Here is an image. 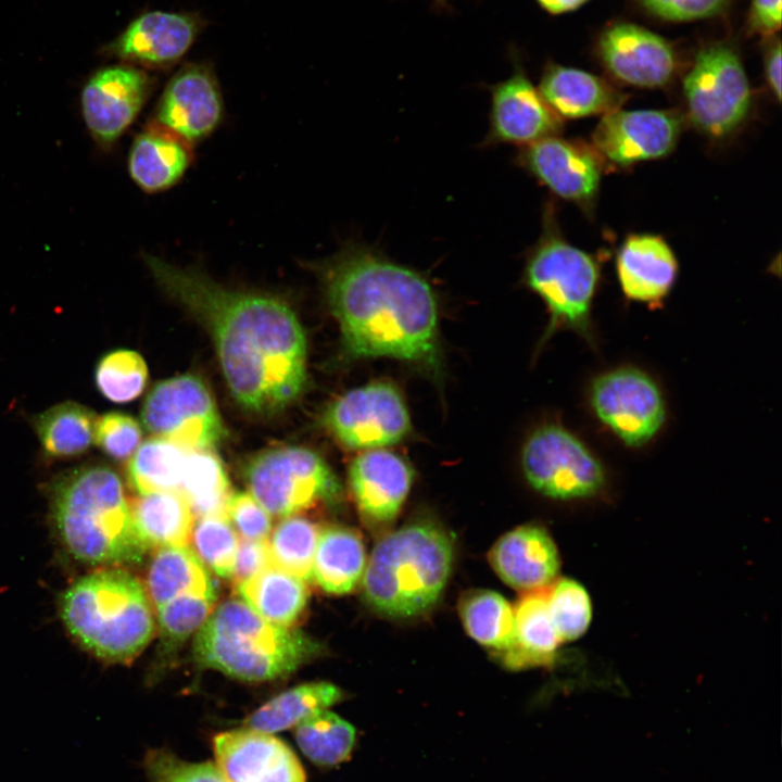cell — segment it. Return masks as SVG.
I'll use <instances>...</instances> for the list:
<instances>
[{"label":"cell","mask_w":782,"mask_h":782,"mask_svg":"<svg viewBox=\"0 0 782 782\" xmlns=\"http://www.w3.org/2000/svg\"><path fill=\"white\" fill-rule=\"evenodd\" d=\"M688 114L702 133L726 137L745 119L751 88L737 53L728 45L703 48L683 79Z\"/></svg>","instance_id":"obj_9"},{"label":"cell","mask_w":782,"mask_h":782,"mask_svg":"<svg viewBox=\"0 0 782 782\" xmlns=\"http://www.w3.org/2000/svg\"><path fill=\"white\" fill-rule=\"evenodd\" d=\"M227 518L243 540H266L272 532V519L251 493H231Z\"/></svg>","instance_id":"obj_45"},{"label":"cell","mask_w":782,"mask_h":782,"mask_svg":"<svg viewBox=\"0 0 782 782\" xmlns=\"http://www.w3.org/2000/svg\"><path fill=\"white\" fill-rule=\"evenodd\" d=\"M601 59L619 80L641 87L667 85L676 71L671 46L657 34L629 23L608 27L598 42Z\"/></svg>","instance_id":"obj_20"},{"label":"cell","mask_w":782,"mask_h":782,"mask_svg":"<svg viewBox=\"0 0 782 782\" xmlns=\"http://www.w3.org/2000/svg\"><path fill=\"white\" fill-rule=\"evenodd\" d=\"M590 403L596 417L631 447L646 444L666 419L658 384L635 367H619L597 376L590 388Z\"/></svg>","instance_id":"obj_12"},{"label":"cell","mask_w":782,"mask_h":782,"mask_svg":"<svg viewBox=\"0 0 782 782\" xmlns=\"http://www.w3.org/2000/svg\"><path fill=\"white\" fill-rule=\"evenodd\" d=\"M129 506L135 530L146 547L188 546L194 515L181 493L139 494Z\"/></svg>","instance_id":"obj_28"},{"label":"cell","mask_w":782,"mask_h":782,"mask_svg":"<svg viewBox=\"0 0 782 782\" xmlns=\"http://www.w3.org/2000/svg\"><path fill=\"white\" fill-rule=\"evenodd\" d=\"M530 591L519 598L515 608V634L512 645L502 653L513 670L550 665L560 640L551 622L546 592Z\"/></svg>","instance_id":"obj_27"},{"label":"cell","mask_w":782,"mask_h":782,"mask_svg":"<svg viewBox=\"0 0 782 782\" xmlns=\"http://www.w3.org/2000/svg\"><path fill=\"white\" fill-rule=\"evenodd\" d=\"M559 116L579 118L617 110L622 94L604 79L582 70L548 63L538 88Z\"/></svg>","instance_id":"obj_25"},{"label":"cell","mask_w":782,"mask_h":782,"mask_svg":"<svg viewBox=\"0 0 782 782\" xmlns=\"http://www.w3.org/2000/svg\"><path fill=\"white\" fill-rule=\"evenodd\" d=\"M546 217L544 231L526 258L524 280L550 312L545 339L565 328L594 346L591 306L600 279L598 265L592 255L566 241L548 214Z\"/></svg>","instance_id":"obj_7"},{"label":"cell","mask_w":782,"mask_h":782,"mask_svg":"<svg viewBox=\"0 0 782 782\" xmlns=\"http://www.w3.org/2000/svg\"><path fill=\"white\" fill-rule=\"evenodd\" d=\"M547 12L559 14L579 8L586 0H537Z\"/></svg>","instance_id":"obj_50"},{"label":"cell","mask_w":782,"mask_h":782,"mask_svg":"<svg viewBox=\"0 0 782 782\" xmlns=\"http://www.w3.org/2000/svg\"><path fill=\"white\" fill-rule=\"evenodd\" d=\"M294 737L300 751L311 762L328 768L345 762L357 740L355 727L328 709L298 724Z\"/></svg>","instance_id":"obj_35"},{"label":"cell","mask_w":782,"mask_h":782,"mask_svg":"<svg viewBox=\"0 0 782 782\" xmlns=\"http://www.w3.org/2000/svg\"><path fill=\"white\" fill-rule=\"evenodd\" d=\"M617 275L625 295L633 301L657 303L672 288L677 258L659 236L631 235L617 255Z\"/></svg>","instance_id":"obj_24"},{"label":"cell","mask_w":782,"mask_h":782,"mask_svg":"<svg viewBox=\"0 0 782 782\" xmlns=\"http://www.w3.org/2000/svg\"><path fill=\"white\" fill-rule=\"evenodd\" d=\"M324 286L350 356L393 357L437 375L438 301L424 274L351 243L324 266Z\"/></svg>","instance_id":"obj_2"},{"label":"cell","mask_w":782,"mask_h":782,"mask_svg":"<svg viewBox=\"0 0 782 782\" xmlns=\"http://www.w3.org/2000/svg\"><path fill=\"white\" fill-rule=\"evenodd\" d=\"M653 14L669 21H694L720 14L729 0H639Z\"/></svg>","instance_id":"obj_46"},{"label":"cell","mask_w":782,"mask_h":782,"mask_svg":"<svg viewBox=\"0 0 782 782\" xmlns=\"http://www.w3.org/2000/svg\"><path fill=\"white\" fill-rule=\"evenodd\" d=\"M781 0H753L749 27L760 34H772L781 26Z\"/></svg>","instance_id":"obj_48"},{"label":"cell","mask_w":782,"mask_h":782,"mask_svg":"<svg viewBox=\"0 0 782 782\" xmlns=\"http://www.w3.org/2000/svg\"><path fill=\"white\" fill-rule=\"evenodd\" d=\"M96 386L100 393L114 403L137 399L148 380L146 362L135 351L115 350L105 354L96 367Z\"/></svg>","instance_id":"obj_40"},{"label":"cell","mask_w":782,"mask_h":782,"mask_svg":"<svg viewBox=\"0 0 782 782\" xmlns=\"http://www.w3.org/2000/svg\"><path fill=\"white\" fill-rule=\"evenodd\" d=\"M437 1H444V0H437Z\"/></svg>","instance_id":"obj_51"},{"label":"cell","mask_w":782,"mask_h":782,"mask_svg":"<svg viewBox=\"0 0 782 782\" xmlns=\"http://www.w3.org/2000/svg\"><path fill=\"white\" fill-rule=\"evenodd\" d=\"M190 539L204 566L222 578H231L239 540L226 516L199 517Z\"/></svg>","instance_id":"obj_42"},{"label":"cell","mask_w":782,"mask_h":782,"mask_svg":"<svg viewBox=\"0 0 782 782\" xmlns=\"http://www.w3.org/2000/svg\"><path fill=\"white\" fill-rule=\"evenodd\" d=\"M489 560L505 583L528 592L550 586L559 570L553 539L534 525L520 526L504 534L491 548Z\"/></svg>","instance_id":"obj_23"},{"label":"cell","mask_w":782,"mask_h":782,"mask_svg":"<svg viewBox=\"0 0 782 782\" xmlns=\"http://www.w3.org/2000/svg\"><path fill=\"white\" fill-rule=\"evenodd\" d=\"M189 451L162 438L143 442L127 466L129 484L140 495L155 492H179Z\"/></svg>","instance_id":"obj_34"},{"label":"cell","mask_w":782,"mask_h":782,"mask_svg":"<svg viewBox=\"0 0 782 782\" xmlns=\"http://www.w3.org/2000/svg\"><path fill=\"white\" fill-rule=\"evenodd\" d=\"M765 72L769 87L774 97L781 99V43L778 40L772 45L765 58Z\"/></svg>","instance_id":"obj_49"},{"label":"cell","mask_w":782,"mask_h":782,"mask_svg":"<svg viewBox=\"0 0 782 782\" xmlns=\"http://www.w3.org/2000/svg\"><path fill=\"white\" fill-rule=\"evenodd\" d=\"M515 161L564 200L586 204L598 190L600 159L578 141L550 136L521 147Z\"/></svg>","instance_id":"obj_16"},{"label":"cell","mask_w":782,"mask_h":782,"mask_svg":"<svg viewBox=\"0 0 782 782\" xmlns=\"http://www.w3.org/2000/svg\"><path fill=\"white\" fill-rule=\"evenodd\" d=\"M202 28L191 13L151 11L134 20L112 46L122 59L166 67L191 48Z\"/></svg>","instance_id":"obj_21"},{"label":"cell","mask_w":782,"mask_h":782,"mask_svg":"<svg viewBox=\"0 0 782 782\" xmlns=\"http://www.w3.org/2000/svg\"><path fill=\"white\" fill-rule=\"evenodd\" d=\"M223 115L213 71L204 63L182 66L168 81L156 109V124L189 143L210 136Z\"/></svg>","instance_id":"obj_18"},{"label":"cell","mask_w":782,"mask_h":782,"mask_svg":"<svg viewBox=\"0 0 782 782\" xmlns=\"http://www.w3.org/2000/svg\"><path fill=\"white\" fill-rule=\"evenodd\" d=\"M682 128L677 113L663 110H615L606 113L593 131L596 152L627 166L659 159L676 147Z\"/></svg>","instance_id":"obj_15"},{"label":"cell","mask_w":782,"mask_h":782,"mask_svg":"<svg viewBox=\"0 0 782 782\" xmlns=\"http://www.w3.org/2000/svg\"><path fill=\"white\" fill-rule=\"evenodd\" d=\"M140 440V425L131 416L112 412L97 418L94 441L110 457L126 459L138 449Z\"/></svg>","instance_id":"obj_44"},{"label":"cell","mask_w":782,"mask_h":782,"mask_svg":"<svg viewBox=\"0 0 782 782\" xmlns=\"http://www.w3.org/2000/svg\"><path fill=\"white\" fill-rule=\"evenodd\" d=\"M349 480L364 518L374 524H388L395 518L409 492L413 471L401 456L376 449L352 462Z\"/></svg>","instance_id":"obj_22"},{"label":"cell","mask_w":782,"mask_h":782,"mask_svg":"<svg viewBox=\"0 0 782 782\" xmlns=\"http://www.w3.org/2000/svg\"><path fill=\"white\" fill-rule=\"evenodd\" d=\"M324 421L342 444L357 450L395 444L411 429L404 400L388 382H374L346 392L330 404Z\"/></svg>","instance_id":"obj_13"},{"label":"cell","mask_w":782,"mask_h":782,"mask_svg":"<svg viewBox=\"0 0 782 782\" xmlns=\"http://www.w3.org/2000/svg\"><path fill=\"white\" fill-rule=\"evenodd\" d=\"M250 493L273 516L289 517L340 493L337 477L315 452L300 446L270 449L245 467Z\"/></svg>","instance_id":"obj_8"},{"label":"cell","mask_w":782,"mask_h":782,"mask_svg":"<svg viewBox=\"0 0 782 782\" xmlns=\"http://www.w3.org/2000/svg\"><path fill=\"white\" fill-rule=\"evenodd\" d=\"M512 74L490 87L491 109L484 144L525 147L562 129V118L547 105L529 80L519 59L514 58Z\"/></svg>","instance_id":"obj_14"},{"label":"cell","mask_w":782,"mask_h":782,"mask_svg":"<svg viewBox=\"0 0 782 782\" xmlns=\"http://www.w3.org/2000/svg\"><path fill=\"white\" fill-rule=\"evenodd\" d=\"M273 565L267 540H241L238 544L231 579L238 585Z\"/></svg>","instance_id":"obj_47"},{"label":"cell","mask_w":782,"mask_h":782,"mask_svg":"<svg viewBox=\"0 0 782 782\" xmlns=\"http://www.w3.org/2000/svg\"><path fill=\"white\" fill-rule=\"evenodd\" d=\"M320 529L303 516L285 517L268 542L272 564L305 581L313 580V562Z\"/></svg>","instance_id":"obj_38"},{"label":"cell","mask_w":782,"mask_h":782,"mask_svg":"<svg viewBox=\"0 0 782 782\" xmlns=\"http://www.w3.org/2000/svg\"><path fill=\"white\" fill-rule=\"evenodd\" d=\"M216 766L228 782H306L293 751L273 734L248 728L213 737Z\"/></svg>","instance_id":"obj_17"},{"label":"cell","mask_w":782,"mask_h":782,"mask_svg":"<svg viewBox=\"0 0 782 782\" xmlns=\"http://www.w3.org/2000/svg\"><path fill=\"white\" fill-rule=\"evenodd\" d=\"M144 262L160 288L207 329L241 406L274 413L299 396L306 379V340L285 301L226 288L157 256L147 254Z\"/></svg>","instance_id":"obj_1"},{"label":"cell","mask_w":782,"mask_h":782,"mask_svg":"<svg viewBox=\"0 0 782 782\" xmlns=\"http://www.w3.org/2000/svg\"><path fill=\"white\" fill-rule=\"evenodd\" d=\"M147 585L155 609L186 593L215 591L206 567L188 546L160 547L150 563Z\"/></svg>","instance_id":"obj_32"},{"label":"cell","mask_w":782,"mask_h":782,"mask_svg":"<svg viewBox=\"0 0 782 782\" xmlns=\"http://www.w3.org/2000/svg\"><path fill=\"white\" fill-rule=\"evenodd\" d=\"M194 517L226 516L231 495L222 462L209 450L189 451L179 489Z\"/></svg>","instance_id":"obj_37"},{"label":"cell","mask_w":782,"mask_h":782,"mask_svg":"<svg viewBox=\"0 0 782 782\" xmlns=\"http://www.w3.org/2000/svg\"><path fill=\"white\" fill-rule=\"evenodd\" d=\"M521 463L531 487L557 500L591 497L606 483L598 458L578 437L556 424L532 432L522 447Z\"/></svg>","instance_id":"obj_10"},{"label":"cell","mask_w":782,"mask_h":782,"mask_svg":"<svg viewBox=\"0 0 782 782\" xmlns=\"http://www.w3.org/2000/svg\"><path fill=\"white\" fill-rule=\"evenodd\" d=\"M141 418L150 432L187 451L209 450L225 437L209 389L192 375L157 383L143 403Z\"/></svg>","instance_id":"obj_11"},{"label":"cell","mask_w":782,"mask_h":782,"mask_svg":"<svg viewBox=\"0 0 782 782\" xmlns=\"http://www.w3.org/2000/svg\"><path fill=\"white\" fill-rule=\"evenodd\" d=\"M305 581L270 565L236 585L239 595L267 621L289 628L308 601Z\"/></svg>","instance_id":"obj_30"},{"label":"cell","mask_w":782,"mask_h":782,"mask_svg":"<svg viewBox=\"0 0 782 782\" xmlns=\"http://www.w3.org/2000/svg\"><path fill=\"white\" fill-rule=\"evenodd\" d=\"M551 622L560 640H577L585 633L592 619V604L586 590L579 582L562 578L546 592Z\"/></svg>","instance_id":"obj_41"},{"label":"cell","mask_w":782,"mask_h":782,"mask_svg":"<svg viewBox=\"0 0 782 782\" xmlns=\"http://www.w3.org/2000/svg\"><path fill=\"white\" fill-rule=\"evenodd\" d=\"M366 554L361 537L344 527L320 531L313 562V579L327 593L345 594L361 581Z\"/></svg>","instance_id":"obj_29"},{"label":"cell","mask_w":782,"mask_h":782,"mask_svg":"<svg viewBox=\"0 0 782 782\" xmlns=\"http://www.w3.org/2000/svg\"><path fill=\"white\" fill-rule=\"evenodd\" d=\"M319 652L303 632L267 621L239 598L213 610L193 643L200 665L248 682L288 676Z\"/></svg>","instance_id":"obj_4"},{"label":"cell","mask_w":782,"mask_h":782,"mask_svg":"<svg viewBox=\"0 0 782 782\" xmlns=\"http://www.w3.org/2000/svg\"><path fill=\"white\" fill-rule=\"evenodd\" d=\"M192 160L190 143L155 124L135 139L128 159L133 180L147 192L177 184Z\"/></svg>","instance_id":"obj_26"},{"label":"cell","mask_w":782,"mask_h":782,"mask_svg":"<svg viewBox=\"0 0 782 782\" xmlns=\"http://www.w3.org/2000/svg\"><path fill=\"white\" fill-rule=\"evenodd\" d=\"M52 514L64 546L83 563H134L144 554L122 482L109 467L63 474L52 489Z\"/></svg>","instance_id":"obj_3"},{"label":"cell","mask_w":782,"mask_h":782,"mask_svg":"<svg viewBox=\"0 0 782 782\" xmlns=\"http://www.w3.org/2000/svg\"><path fill=\"white\" fill-rule=\"evenodd\" d=\"M215 601V591L190 592L156 608L163 651H174L198 631L212 613Z\"/></svg>","instance_id":"obj_39"},{"label":"cell","mask_w":782,"mask_h":782,"mask_svg":"<svg viewBox=\"0 0 782 782\" xmlns=\"http://www.w3.org/2000/svg\"><path fill=\"white\" fill-rule=\"evenodd\" d=\"M459 615L467 633L478 643L503 653L515 634L514 608L499 593L472 590L459 602Z\"/></svg>","instance_id":"obj_36"},{"label":"cell","mask_w":782,"mask_h":782,"mask_svg":"<svg viewBox=\"0 0 782 782\" xmlns=\"http://www.w3.org/2000/svg\"><path fill=\"white\" fill-rule=\"evenodd\" d=\"M143 766L149 782H228L216 765L189 762L165 748L148 751Z\"/></svg>","instance_id":"obj_43"},{"label":"cell","mask_w":782,"mask_h":782,"mask_svg":"<svg viewBox=\"0 0 782 782\" xmlns=\"http://www.w3.org/2000/svg\"><path fill=\"white\" fill-rule=\"evenodd\" d=\"M453 560L450 537L428 522L407 525L380 540L366 564L363 594L376 611L420 615L440 598Z\"/></svg>","instance_id":"obj_6"},{"label":"cell","mask_w":782,"mask_h":782,"mask_svg":"<svg viewBox=\"0 0 782 782\" xmlns=\"http://www.w3.org/2000/svg\"><path fill=\"white\" fill-rule=\"evenodd\" d=\"M344 698L330 682H311L289 689L266 702L243 722L244 728L274 734L295 728L310 716Z\"/></svg>","instance_id":"obj_31"},{"label":"cell","mask_w":782,"mask_h":782,"mask_svg":"<svg viewBox=\"0 0 782 782\" xmlns=\"http://www.w3.org/2000/svg\"><path fill=\"white\" fill-rule=\"evenodd\" d=\"M151 89L150 77L130 66L98 71L81 92V110L93 138L112 144L135 121Z\"/></svg>","instance_id":"obj_19"},{"label":"cell","mask_w":782,"mask_h":782,"mask_svg":"<svg viewBox=\"0 0 782 782\" xmlns=\"http://www.w3.org/2000/svg\"><path fill=\"white\" fill-rule=\"evenodd\" d=\"M62 620L88 652L128 663L152 639L154 620L143 585L122 569H103L74 582L61 600Z\"/></svg>","instance_id":"obj_5"},{"label":"cell","mask_w":782,"mask_h":782,"mask_svg":"<svg viewBox=\"0 0 782 782\" xmlns=\"http://www.w3.org/2000/svg\"><path fill=\"white\" fill-rule=\"evenodd\" d=\"M97 417L76 402L67 401L35 418V430L47 455L72 458L86 453L94 441Z\"/></svg>","instance_id":"obj_33"}]
</instances>
